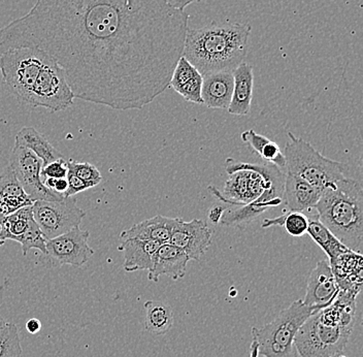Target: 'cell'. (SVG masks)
Segmentation results:
<instances>
[{"instance_id": "5b68a950", "label": "cell", "mask_w": 363, "mask_h": 357, "mask_svg": "<svg viewBox=\"0 0 363 357\" xmlns=\"http://www.w3.org/2000/svg\"><path fill=\"white\" fill-rule=\"evenodd\" d=\"M284 155L290 174L299 177L311 185L323 190L345 178L347 165L326 158L310 143L288 133Z\"/></svg>"}, {"instance_id": "d590c367", "label": "cell", "mask_w": 363, "mask_h": 357, "mask_svg": "<svg viewBox=\"0 0 363 357\" xmlns=\"http://www.w3.org/2000/svg\"><path fill=\"white\" fill-rule=\"evenodd\" d=\"M6 324H8V322H6V320L4 319V317H1V316H0V327L4 326V325Z\"/></svg>"}, {"instance_id": "7a4b0ae2", "label": "cell", "mask_w": 363, "mask_h": 357, "mask_svg": "<svg viewBox=\"0 0 363 357\" xmlns=\"http://www.w3.org/2000/svg\"><path fill=\"white\" fill-rule=\"evenodd\" d=\"M249 23L213 21L201 28H188L183 54L201 75L233 72L248 53Z\"/></svg>"}, {"instance_id": "d4e9b609", "label": "cell", "mask_w": 363, "mask_h": 357, "mask_svg": "<svg viewBox=\"0 0 363 357\" xmlns=\"http://www.w3.org/2000/svg\"><path fill=\"white\" fill-rule=\"evenodd\" d=\"M308 226L306 234L323 250L324 253L328 256L329 260H333L335 257L350 250L318 219L317 214H315L314 216H308Z\"/></svg>"}, {"instance_id": "8d00e7d4", "label": "cell", "mask_w": 363, "mask_h": 357, "mask_svg": "<svg viewBox=\"0 0 363 357\" xmlns=\"http://www.w3.org/2000/svg\"><path fill=\"white\" fill-rule=\"evenodd\" d=\"M330 357H347V356H344V354H342V353H337V354H335V356H333Z\"/></svg>"}, {"instance_id": "e0dca14e", "label": "cell", "mask_w": 363, "mask_h": 357, "mask_svg": "<svg viewBox=\"0 0 363 357\" xmlns=\"http://www.w3.org/2000/svg\"><path fill=\"white\" fill-rule=\"evenodd\" d=\"M362 256L349 250L329 260L340 290L358 295L362 286Z\"/></svg>"}, {"instance_id": "4fadbf2b", "label": "cell", "mask_w": 363, "mask_h": 357, "mask_svg": "<svg viewBox=\"0 0 363 357\" xmlns=\"http://www.w3.org/2000/svg\"><path fill=\"white\" fill-rule=\"evenodd\" d=\"M213 231L201 219L186 222L179 218L170 235V244L183 250L189 259L199 261L212 244Z\"/></svg>"}, {"instance_id": "4dcf8cb0", "label": "cell", "mask_w": 363, "mask_h": 357, "mask_svg": "<svg viewBox=\"0 0 363 357\" xmlns=\"http://www.w3.org/2000/svg\"><path fill=\"white\" fill-rule=\"evenodd\" d=\"M67 179L68 182V190L65 194V199L74 197V195L78 194L79 192H83V191L93 188L91 184L79 179V177H77L76 175L72 174V172H68Z\"/></svg>"}, {"instance_id": "836d02e7", "label": "cell", "mask_w": 363, "mask_h": 357, "mask_svg": "<svg viewBox=\"0 0 363 357\" xmlns=\"http://www.w3.org/2000/svg\"><path fill=\"white\" fill-rule=\"evenodd\" d=\"M167 4L176 10L185 11L188 6L196 2H201V0H165Z\"/></svg>"}, {"instance_id": "8fae6325", "label": "cell", "mask_w": 363, "mask_h": 357, "mask_svg": "<svg viewBox=\"0 0 363 357\" xmlns=\"http://www.w3.org/2000/svg\"><path fill=\"white\" fill-rule=\"evenodd\" d=\"M90 233L79 227L47 240L45 243V260L50 267L68 265L81 268L94 256L95 251L88 244Z\"/></svg>"}, {"instance_id": "ffe728a7", "label": "cell", "mask_w": 363, "mask_h": 357, "mask_svg": "<svg viewBox=\"0 0 363 357\" xmlns=\"http://www.w3.org/2000/svg\"><path fill=\"white\" fill-rule=\"evenodd\" d=\"M160 243L154 241L126 238L122 240L118 249L123 252L124 270L126 272L152 270L156 251Z\"/></svg>"}, {"instance_id": "44dd1931", "label": "cell", "mask_w": 363, "mask_h": 357, "mask_svg": "<svg viewBox=\"0 0 363 357\" xmlns=\"http://www.w3.org/2000/svg\"><path fill=\"white\" fill-rule=\"evenodd\" d=\"M233 72V97L227 111L231 115L247 116L251 111L253 99V67L249 63L242 62Z\"/></svg>"}, {"instance_id": "e575fe53", "label": "cell", "mask_w": 363, "mask_h": 357, "mask_svg": "<svg viewBox=\"0 0 363 357\" xmlns=\"http://www.w3.org/2000/svg\"><path fill=\"white\" fill-rule=\"evenodd\" d=\"M26 329L31 335H36V334L40 333V329H42V324H40V320L36 319V318H31V319H29L28 322H26Z\"/></svg>"}, {"instance_id": "ba28073f", "label": "cell", "mask_w": 363, "mask_h": 357, "mask_svg": "<svg viewBox=\"0 0 363 357\" xmlns=\"http://www.w3.org/2000/svg\"><path fill=\"white\" fill-rule=\"evenodd\" d=\"M74 95L68 85L65 72L48 55L38 74L28 104L33 108L47 109L56 113L67 110L74 104Z\"/></svg>"}, {"instance_id": "7c38bea8", "label": "cell", "mask_w": 363, "mask_h": 357, "mask_svg": "<svg viewBox=\"0 0 363 357\" xmlns=\"http://www.w3.org/2000/svg\"><path fill=\"white\" fill-rule=\"evenodd\" d=\"M0 240L19 243L24 256L31 249L40 250L43 256L45 254L47 240L34 220L31 206L24 207L1 220Z\"/></svg>"}, {"instance_id": "52a82bcc", "label": "cell", "mask_w": 363, "mask_h": 357, "mask_svg": "<svg viewBox=\"0 0 363 357\" xmlns=\"http://www.w3.org/2000/svg\"><path fill=\"white\" fill-rule=\"evenodd\" d=\"M318 312L306 320L295 336L294 345L299 357L335 356L345 349L350 338L352 329L322 324Z\"/></svg>"}, {"instance_id": "cb8c5ba5", "label": "cell", "mask_w": 363, "mask_h": 357, "mask_svg": "<svg viewBox=\"0 0 363 357\" xmlns=\"http://www.w3.org/2000/svg\"><path fill=\"white\" fill-rule=\"evenodd\" d=\"M15 144L22 145L33 152L43 161V167L58 159L65 158L47 138L33 127L22 128L16 136Z\"/></svg>"}, {"instance_id": "d6a6232c", "label": "cell", "mask_w": 363, "mask_h": 357, "mask_svg": "<svg viewBox=\"0 0 363 357\" xmlns=\"http://www.w3.org/2000/svg\"><path fill=\"white\" fill-rule=\"evenodd\" d=\"M226 209L221 206H214L208 210V218L213 224H221L222 217Z\"/></svg>"}, {"instance_id": "7402d4cb", "label": "cell", "mask_w": 363, "mask_h": 357, "mask_svg": "<svg viewBox=\"0 0 363 357\" xmlns=\"http://www.w3.org/2000/svg\"><path fill=\"white\" fill-rule=\"evenodd\" d=\"M33 199L26 194L10 165L0 174V222L16 211L31 206Z\"/></svg>"}, {"instance_id": "d6986e66", "label": "cell", "mask_w": 363, "mask_h": 357, "mask_svg": "<svg viewBox=\"0 0 363 357\" xmlns=\"http://www.w3.org/2000/svg\"><path fill=\"white\" fill-rule=\"evenodd\" d=\"M233 91V72H216L203 75L201 99L210 109L227 110Z\"/></svg>"}, {"instance_id": "3957f363", "label": "cell", "mask_w": 363, "mask_h": 357, "mask_svg": "<svg viewBox=\"0 0 363 357\" xmlns=\"http://www.w3.org/2000/svg\"><path fill=\"white\" fill-rule=\"evenodd\" d=\"M317 217L347 248L362 253L363 193L359 182L346 178L322 190Z\"/></svg>"}, {"instance_id": "9a60e30c", "label": "cell", "mask_w": 363, "mask_h": 357, "mask_svg": "<svg viewBox=\"0 0 363 357\" xmlns=\"http://www.w3.org/2000/svg\"><path fill=\"white\" fill-rule=\"evenodd\" d=\"M322 190L294 174L287 172L284 182L283 212L313 213L321 197Z\"/></svg>"}, {"instance_id": "603a6c76", "label": "cell", "mask_w": 363, "mask_h": 357, "mask_svg": "<svg viewBox=\"0 0 363 357\" xmlns=\"http://www.w3.org/2000/svg\"><path fill=\"white\" fill-rule=\"evenodd\" d=\"M179 218H169L157 215L144 221L138 222L125 229L120 235V240L140 238V240L154 241L164 244L169 242L172 229L176 226Z\"/></svg>"}, {"instance_id": "74e56055", "label": "cell", "mask_w": 363, "mask_h": 357, "mask_svg": "<svg viewBox=\"0 0 363 357\" xmlns=\"http://www.w3.org/2000/svg\"><path fill=\"white\" fill-rule=\"evenodd\" d=\"M4 244H6V241L0 240V247H2Z\"/></svg>"}, {"instance_id": "ac0fdd59", "label": "cell", "mask_w": 363, "mask_h": 357, "mask_svg": "<svg viewBox=\"0 0 363 357\" xmlns=\"http://www.w3.org/2000/svg\"><path fill=\"white\" fill-rule=\"evenodd\" d=\"M169 87L181 95L185 101L203 104L201 99L203 75L185 57L182 56L174 67Z\"/></svg>"}, {"instance_id": "9c48e42d", "label": "cell", "mask_w": 363, "mask_h": 357, "mask_svg": "<svg viewBox=\"0 0 363 357\" xmlns=\"http://www.w3.org/2000/svg\"><path fill=\"white\" fill-rule=\"evenodd\" d=\"M33 215L45 240H51L79 227L86 212L77 206L76 199L62 201H35L31 204Z\"/></svg>"}, {"instance_id": "1f68e13d", "label": "cell", "mask_w": 363, "mask_h": 357, "mask_svg": "<svg viewBox=\"0 0 363 357\" xmlns=\"http://www.w3.org/2000/svg\"><path fill=\"white\" fill-rule=\"evenodd\" d=\"M43 183L45 187L48 188L52 192L56 193V194L62 195L65 197V193L68 190V182L67 179H54V178H45L43 180Z\"/></svg>"}, {"instance_id": "5bb4252c", "label": "cell", "mask_w": 363, "mask_h": 357, "mask_svg": "<svg viewBox=\"0 0 363 357\" xmlns=\"http://www.w3.org/2000/svg\"><path fill=\"white\" fill-rule=\"evenodd\" d=\"M339 285L328 261L321 260L308 276L303 304L314 310L326 308L339 295Z\"/></svg>"}, {"instance_id": "f1b7e54d", "label": "cell", "mask_w": 363, "mask_h": 357, "mask_svg": "<svg viewBox=\"0 0 363 357\" xmlns=\"http://www.w3.org/2000/svg\"><path fill=\"white\" fill-rule=\"evenodd\" d=\"M68 172L76 175L79 179L91 184L92 187H96L101 183L102 176L99 168L89 163H79L76 160L67 161Z\"/></svg>"}, {"instance_id": "f546056e", "label": "cell", "mask_w": 363, "mask_h": 357, "mask_svg": "<svg viewBox=\"0 0 363 357\" xmlns=\"http://www.w3.org/2000/svg\"><path fill=\"white\" fill-rule=\"evenodd\" d=\"M67 174V161L65 158H60L43 167L40 177L43 180L45 178L65 179Z\"/></svg>"}, {"instance_id": "6da1fadb", "label": "cell", "mask_w": 363, "mask_h": 357, "mask_svg": "<svg viewBox=\"0 0 363 357\" xmlns=\"http://www.w3.org/2000/svg\"><path fill=\"white\" fill-rule=\"evenodd\" d=\"M188 20L165 0H36L0 29V55L42 50L62 68L74 99L140 110L169 88Z\"/></svg>"}, {"instance_id": "277c9868", "label": "cell", "mask_w": 363, "mask_h": 357, "mask_svg": "<svg viewBox=\"0 0 363 357\" xmlns=\"http://www.w3.org/2000/svg\"><path fill=\"white\" fill-rule=\"evenodd\" d=\"M318 312L306 306L303 300L295 301L264 326L252 329L250 357H298L294 339L299 327Z\"/></svg>"}, {"instance_id": "83f0119b", "label": "cell", "mask_w": 363, "mask_h": 357, "mask_svg": "<svg viewBox=\"0 0 363 357\" xmlns=\"http://www.w3.org/2000/svg\"><path fill=\"white\" fill-rule=\"evenodd\" d=\"M19 329L13 322L0 327V357H21Z\"/></svg>"}, {"instance_id": "30bf717a", "label": "cell", "mask_w": 363, "mask_h": 357, "mask_svg": "<svg viewBox=\"0 0 363 357\" xmlns=\"http://www.w3.org/2000/svg\"><path fill=\"white\" fill-rule=\"evenodd\" d=\"M10 167L15 172L26 194L35 201H62V195L56 194L48 190L43 183L40 172L43 161L27 148L15 144L11 151Z\"/></svg>"}, {"instance_id": "8992f818", "label": "cell", "mask_w": 363, "mask_h": 357, "mask_svg": "<svg viewBox=\"0 0 363 357\" xmlns=\"http://www.w3.org/2000/svg\"><path fill=\"white\" fill-rule=\"evenodd\" d=\"M48 54L36 48L9 50L0 55V72L6 85L16 97L28 104L34 84Z\"/></svg>"}, {"instance_id": "4316f807", "label": "cell", "mask_w": 363, "mask_h": 357, "mask_svg": "<svg viewBox=\"0 0 363 357\" xmlns=\"http://www.w3.org/2000/svg\"><path fill=\"white\" fill-rule=\"evenodd\" d=\"M272 226H283L288 235L301 238L306 234L308 217L301 212H283L282 215L274 219H264L262 229H269Z\"/></svg>"}, {"instance_id": "2e32d148", "label": "cell", "mask_w": 363, "mask_h": 357, "mask_svg": "<svg viewBox=\"0 0 363 357\" xmlns=\"http://www.w3.org/2000/svg\"><path fill=\"white\" fill-rule=\"evenodd\" d=\"M189 257L177 247V246L164 243L161 244L154 257L153 268L149 270L147 278L152 282H158L163 275L169 276L174 281L183 279L187 272Z\"/></svg>"}, {"instance_id": "484cf974", "label": "cell", "mask_w": 363, "mask_h": 357, "mask_svg": "<svg viewBox=\"0 0 363 357\" xmlns=\"http://www.w3.org/2000/svg\"><path fill=\"white\" fill-rule=\"evenodd\" d=\"M145 329L153 335H165L174 324V312L162 302L147 301L145 304Z\"/></svg>"}]
</instances>
